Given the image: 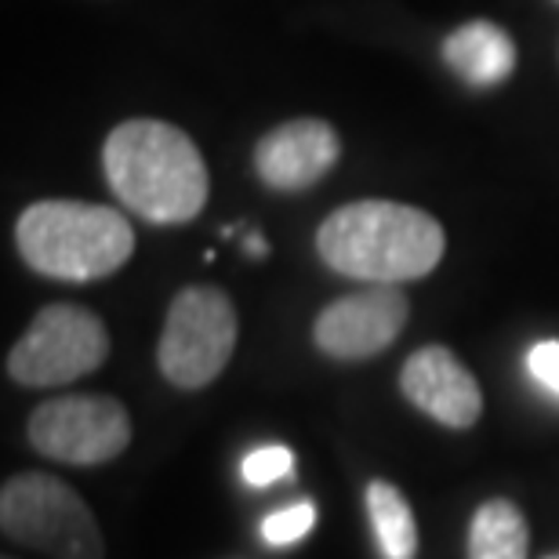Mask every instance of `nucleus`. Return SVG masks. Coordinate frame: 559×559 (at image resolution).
Masks as SVG:
<instances>
[{
    "label": "nucleus",
    "instance_id": "obj_1",
    "mask_svg": "<svg viewBox=\"0 0 559 559\" xmlns=\"http://www.w3.org/2000/svg\"><path fill=\"white\" fill-rule=\"evenodd\" d=\"M103 167L120 204L153 226H186L211 193L197 142L164 120H128L109 131Z\"/></svg>",
    "mask_w": 559,
    "mask_h": 559
},
{
    "label": "nucleus",
    "instance_id": "obj_2",
    "mask_svg": "<svg viewBox=\"0 0 559 559\" xmlns=\"http://www.w3.org/2000/svg\"><path fill=\"white\" fill-rule=\"evenodd\" d=\"M447 237L429 211L396 200H356L323 218L317 251L334 273L364 284H407L429 276Z\"/></svg>",
    "mask_w": 559,
    "mask_h": 559
},
{
    "label": "nucleus",
    "instance_id": "obj_3",
    "mask_svg": "<svg viewBox=\"0 0 559 559\" xmlns=\"http://www.w3.org/2000/svg\"><path fill=\"white\" fill-rule=\"evenodd\" d=\"M19 254L29 270L51 280L114 276L135 254V233L117 207L84 200H37L19 215Z\"/></svg>",
    "mask_w": 559,
    "mask_h": 559
},
{
    "label": "nucleus",
    "instance_id": "obj_4",
    "mask_svg": "<svg viewBox=\"0 0 559 559\" xmlns=\"http://www.w3.org/2000/svg\"><path fill=\"white\" fill-rule=\"evenodd\" d=\"M0 527L15 545L51 559H103L106 542L84 498L51 473H19L0 490Z\"/></svg>",
    "mask_w": 559,
    "mask_h": 559
},
{
    "label": "nucleus",
    "instance_id": "obj_5",
    "mask_svg": "<svg viewBox=\"0 0 559 559\" xmlns=\"http://www.w3.org/2000/svg\"><path fill=\"white\" fill-rule=\"evenodd\" d=\"M237 306L222 287H186L167 309L156 367L175 389H204L226 371L237 349Z\"/></svg>",
    "mask_w": 559,
    "mask_h": 559
},
{
    "label": "nucleus",
    "instance_id": "obj_6",
    "mask_svg": "<svg viewBox=\"0 0 559 559\" xmlns=\"http://www.w3.org/2000/svg\"><path fill=\"white\" fill-rule=\"evenodd\" d=\"M109 360V331L92 309L55 301L11 345L8 374L26 389H59L98 371Z\"/></svg>",
    "mask_w": 559,
    "mask_h": 559
},
{
    "label": "nucleus",
    "instance_id": "obj_7",
    "mask_svg": "<svg viewBox=\"0 0 559 559\" xmlns=\"http://www.w3.org/2000/svg\"><path fill=\"white\" fill-rule=\"evenodd\" d=\"M29 447L51 462L106 465L128 451L131 415L114 396L73 393L40 404L26 421Z\"/></svg>",
    "mask_w": 559,
    "mask_h": 559
},
{
    "label": "nucleus",
    "instance_id": "obj_8",
    "mask_svg": "<svg viewBox=\"0 0 559 559\" xmlns=\"http://www.w3.org/2000/svg\"><path fill=\"white\" fill-rule=\"evenodd\" d=\"M411 301L396 284H367L334 298L312 323V342L331 360H371L400 338Z\"/></svg>",
    "mask_w": 559,
    "mask_h": 559
},
{
    "label": "nucleus",
    "instance_id": "obj_9",
    "mask_svg": "<svg viewBox=\"0 0 559 559\" xmlns=\"http://www.w3.org/2000/svg\"><path fill=\"white\" fill-rule=\"evenodd\" d=\"M400 393L447 429H473L484 415L479 382L447 345H425L407 356L400 371Z\"/></svg>",
    "mask_w": 559,
    "mask_h": 559
},
{
    "label": "nucleus",
    "instance_id": "obj_10",
    "mask_svg": "<svg viewBox=\"0 0 559 559\" xmlns=\"http://www.w3.org/2000/svg\"><path fill=\"white\" fill-rule=\"evenodd\" d=\"M342 142L328 120L298 117L273 128L254 145V171L270 189L280 193H298V189L317 186L323 175L338 164Z\"/></svg>",
    "mask_w": 559,
    "mask_h": 559
},
{
    "label": "nucleus",
    "instance_id": "obj_11",
    "mask_svg": "<svg viewBox=\"0 0 559 559\" xmlns=\"http://www.w3.org/2000/svg\"><path fill=\"white\" fill-rule=\"evenodd\" d=\"M443 59L468 87H498L516 70V44L495 22H465L443 40Z\"/></svg>",
    "mask_w": 559,
    "mask_h": 559
},
{
    "label": "nucleus",
    "instance_id": "obj_12",
    "mask_svg": "<svg viewBox=\"0 0 559 559\" xmlns=\"http://www.w3.org/2000/svg\"><path fill=\"white\" fill-rule=\"evenodd\" d=\"M531 531L509 498H490L468 527V559H527Z\"/></svg>",
    "mask_w": 559,
    "mask_h": 559
},
{
    "label": "nucleus",
    "instance_id": "obj_13",
    "mask_svg": "<svg viewBox=\"0 0 559 559\" xmlns=\"http://www.w3.org/2000/svg\"><path fill=\"white\" fill-rule=\"evenodd\" d=\"M367 516H371L374 538L382 545L385 559H415L418 556V523L411 512L404 490L385 484V479H371L367 484Z\"/></svg>",
    "mask_w": 559,
    "mask_h": 559
},
{
    "label": "nucleus",
    "instance_id": "obj_14",
    "mask_svg": "<svg viewBox=\"0 0 559 559\" xmlns=\"http://www.w3.org/2000/svg\"><path fill=\"white\" fill-rule=\"evenodd\" d=\"M312 523H317V509H312V501H295V506L265 516L262 538L270 545H295L312 531Z\"/></svg>",
    "mask_w": 559,
    "mask_h": 559
},
{
    "label": "nucleus",
    "instance_id": "obj_15",
    "mask_svg": "<svg viewBox=\"0 0 559 559\" xmlns=\"http://www.w3.org/2000/svg\"><path fill=\"white\" fill-rule=\"evenodd\" d=\"M290 465H295V454H290L287 447H280V443L259 447V451H251L243 457V479H248L251 487H270L276 479L290 476Z\"/></svg>",
    "mask_w": 559,
    "mask_h": 559
},
{
    "label": "nucleus",
    "instance_id": "obj_16",
    "mask_svg": "<svg viewBox=\"0 0 559 559\" xmlns=\"http://www.w3.org/2000/svg\"><path fill=\"white\" fill-rule=\"evenodd\" d=\"M527 367L538 382L549 389V393L559 396V342H538L527 353Z\"/></svg>",
    "mask_w": 559,
    "mask_h": 559
},
{
    "label": "nucleus",
    "instance_id": "obj_17",
    "mask_svg": "<svg viewBox=\"0 0 559 559\" xmlns=\"http://www.w3.org/2000/svg\"><path fill=\"white\" fill-rule=\"evenodd\" d=\"M243 248H248L254 259H265L270 254V248H265V240L259 237V233H248V240H243Z\"/></svg>",
    "mask_w": 559,
    "mask_h": 559
},
{
    "label": "nucleus",
    "instance_id": "obj_18",
    "mask_svg": "<svg viewBox=\"0 0 559 559\" xmlns=\"http://www.w3.org/2000/svg\"><path fill=\"white\" fill-rule=\"evenodd\" d=\"M4 559H15V556H4Z\"/></svg>",
    "mask_w": 559,
    "mask_h": 559
},
{
    "label": "nucleus",
    "instance_id": "obj_19",
    "mask_svg": "<svg viewBox=\"0 0 559 559\" xmlns=\"http://www.w3.org/2000/svg\"><path fill=\"white\" fill-rule=\"evenodd\" d=\"M552 559H559V556H552Z\"/></svg>",
    "mask_w": 559,
    "mask_h": 559
}]
</instances>
